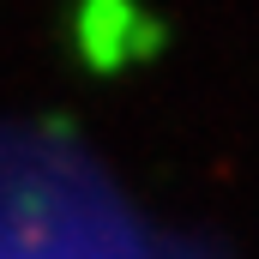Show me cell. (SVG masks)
I'll return each instance as SVG.
<instances>
[{
  "label": "cell",
  "mask_w": 259,
  "mask_h": 259,
  "mask_svg": "<svg viewBox=\"0 0 259 259\" xmlns=\"http://www.w3.org/2000/svg\"><path fill=\"white\" fill-rule=\"evenodd\" d=\"M0 259H169L66 151L0 139Z\"/></svg>",
  "instance_id": "1"
}]
</instances>
